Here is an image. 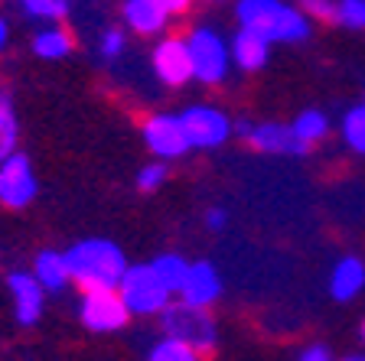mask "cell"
I'll list each match as a JSON object with an SVG mask.
<instances>
[{
    "label": "cell",
    "instance_id": "6da1fadb",
    "mask_svg": "<svg viewBox=\"0 0 365 361\" xmlns=\"http://www.w3.org/2000/svg\"><path fill=\"white\" fill-rule=\"evenodd\" d=\"M235 16L242 26L261 33L267 43H304L310 36L307 10L287 0H238Z\"/></svg>",
    "mask_w": 365,
    "mask_h": 361
},
{
    "label": "cell",
    "instance_id": "7a4b0ae2",
    "mask_svg": "<svg viewBox=\"0 0 365 361\" xmlns=\"http://www.w3.org/2000/svg\"><path fill=\"white\" fill-rule=\"evenodd\" d=\"M66 263L72 280L82 283V290H98V286H118L128 271L121 248L105 238L78 241L76 248L66 251Z\"/></svg>",
    "mask_w": 365,
    "mask_h": 361
},
{
    "label": "cell",
    "instance_id": "3957f363",
    "mask_svg": "<svg viewBox=\"0 0 365 361\" xmlns=\"http://www.w3.org/2000/svg\"><path fill=\"white\" fill-rule=\"evenodd\" d=\"M118 293L124 296L130 313L137 316H153V313H163L170 303V290L160 283V277L153 273L150 263H134L124 271L121 283H118Z\"/></svg>",
    "mask_w": 365,
    "mask_h": 361
},
{
    "label": "cell",
    "instance_id": "277c9868",
    "mask_svg": "<svg viewBox=\"0 0 365 361\" xmlns=\"http://www.w3.org/2000/svg\"><path fill=\"white\" fill-rule=\"evenodd\" d=\"M163 332L182 339L199 355H209L215 348V325L205 313V306H192V303L167 306L163 309Z\"/></svg>",
    "mask_w": 365,
    "mask_h": 361
},
{
    "label": "cell",
    "instance_id": "5b68a950",
    "mask_svg": "<svg viewBox=\"0 0 365 361\" xmlns=\"http://www.w3.org/2000/svg\"><path fill=\"white\" fill-rule=\"evenodd\" d=\"M190 59H192V78L202 85H219L228 75V62H232V46L215 30H196L190 39Z\"/></svg>",
    "mask_w": 365,
    "mask_h": 361
},
{
    "label": "cell",
    "instance_id": "8992f818",
    "mask_svg": "<svg viewBox=\"0 0 365 361\" xmlns=\"http://www.w3.org/2000/svg\"><path fill=\"white\" fill-rule=\"evenodd\" d=\"M130 309L118 286H98V290H85L82 296V323L91 332H118L124 329Z\"/></svg>",
    "mask_w": 365,
    "mask_h": 361
},
{
    "label": "cell",
    "instance_id": "52a82bcc",
    "mask_svg": "<svg viewBox=\"0 0 365 361\" xmlns=\"http://www.w3.org/2000/svg\"><path fill=\"white\" fill-rule=\"evenodd\" d=\"M180 117L182 127H186V137H190V147H196V150H212V147H222L232 137V120L219 108L192 105Z\"/></svg>",
    "mask_w": 365,
    "mask_h": 361
},
{
    "label": "cell",
    "instance_id": "ba28073f",
    "mask_svg": "<svg viewBox=\"0 0 365 361\" xmlns=\"http://www.w3.org/2000/svg\"><path fill=\"white\" fill-rule=\"evenodd\" d=\"M36 199V176L23 153H10L0 163V202L7 209H26Z\"/></svg>",
    "mask_w": 365,
    "mask_h": 361
},
{
    "label": "cell",
    "instance_id": "9c48e42d",
    "mask_svg": "<svg viewBox=\"0 0 365 361\" xmlns=\"http://www.w3.org/2000/svg\"><path fill=\"white\" fill-rule=\"evenodd\" d=\"M144 140L160 159H176L186 150H192L182 117H176V114H153L144 124Z\"/></svg>",
    "mask_w": 365,
    "mask_h": 361
},
{
    "label": "cell",
    "instance_id": "30bf717a",
    "mask_svg": "<svg viewBox=\"0 0 365 361\" xmlns=\"http://www.w3.org/2000/svg\"><path fill=\"white\" fill-rule=\"evenodd\" d=\"M245 140L261 153H277V157H304L310 150V143H304L294 134L290 124H277V120H267V124H251L248 137Z\"/></svg>",
    "mask_w": 365,
    "mask_h": 361
},
{
    "label": "cell",
    "instance_id": "8fae6325",
    "mask_svg": "<svg viewBox=\"0 0 365 361\" xmlns=\"http://www.w3.org/2000/svg\"><path fill=\"white\" fill-rule=\"evenodd\" d=\"M153 72L167 85H186L192 78V59L186 39H163L153 49Z\"/></svg>",
    "mask_w": 365,
    "mask_h": 361
},
{
    "label": "cell",
    "instance_id": "7c38bea8",
    "mask_svg": "<svg viewBox=\"0 0 365 361\" xmlns=\"http://www.w3.org/2000/svg\"><path fill=\"white\" fill-rule=\"evenodd\" d=\"M180 296H182V303H192V306L209 309L222 296L219 271H215L209 261L190 263V273H186V280H182V286H180Z\"/></svg>",
    "mask_w": 365,
    "mask_h": 361
},
{
    "label": "cell",
    "instance_id": "4fadbf2b",
    "mask_svg": "<svg viewBox=\"0 0 365 361\" xmlns=\"http://www.w3.org/2000/svg\"><path fill=\"white\" fill-rule=\"evenodd\" d=\"M7 286L16 303V319H20L23 325H33L43 316V296H46L43 283H39L33 273H10Z\"/></svg>",
    "mask_w": 365,
    "mask_h": 361
},
{
    "label": "cell",
    "instance_id": "5bb4252c",
    "mask_svg": "<svg viewBox=\"0 0 365 361\" xmlns=\"http://www.w3.org/2000/svg\"><path fill=\"white\" fill-rule=\"evenodd\" d=\"M271 46L261 33L248 30V26H242V30L235 33V39H232V59H235L238 68H245V72H258V68H264L267 56H271Z\"/></svg>",
    "mask_w": 365,
    "mask_h": 361
},
{
    "label": "cell",
    "instance_id": "9a60e30c",
    "mask_svg": "<svg viewBox=\"0 0 365 361\" xmlns=\"http://www.w3.org/2000/svg\"><path fill=\"white\" fill-rule=\"evenodd\" d=\"M365 290V263L359 257H342L329 273V293L333 300L349 303Z\"/></svg>",
    "mask_w": 365,
    "mask_h": 361
},
{
    "label": "cell",
    "instance_id": "2e32d148",
    "mask_svg": "<svg viewBox=\"0 0 365 361\" xmlns=\"http://www.w3.org/2000/svg\"><path fill=\"white\" fill-rule=\"evenodd\" d=\"M170 10L163 7V0H128L124 4V20L130 23V30L140 36H153L167 26Z\"/></svg>",
    "mask_w": 365,
    "mask_h": 361
},
{
    "label": "cell",
    "instance_id": "e0dca14e",
    "mask_svg": "<svg viewBox=\"0 0 365 361\" xmlns=\"http://www.w3.org/2000/svg\"><path fill=\"white\" fill-rule=\"evenodd\" d=\"M33 277L43 283L46 293H59L62 286L72 280V273H68V263H66V254H56V251H43V254L36 257Z\"/></svg>",
    "mask_w": 365,
    "mask_h": 361
},
{
    "label": "cell",
    "instance_id": "ac0fdd59",
    "mask_svg": "<svg viewBox=\"0 0 365 361\" xmlns=\"http://www.w3.org/2000/svg\"><path fill=\"white\" fill-rule=\"evenodd\" d=\"M33 53L49 62L66 59V56L72 53V36H68L66 30H59V26H46V30H39L36 36H33Z\"/></svg>",
    "mask_w": 365,
    "mask_h": 361
},
{
    "label": "cell",
    "instance_id": "d6986e66",
    "mask_svg": "<svg viewBox=\"0 0 365 361\" xmlns=\"http://www.w3.org/2000/svg\"><path fill=\"white\" fill-rule=\"evenodd\" d=\"M290 127H294V134L300 137V140L313 147V143H319L323 137L329 134V117L323 111H317V108H307V111L297 114Z\"/></svg>",
    "mask_w": 365,
    "mask_h": 361
},
{
    "label": "cell",
    "instance_id": "ffe728a7",
    "mask_svg": "<svg viewBox=\"0 0 365 361\" xmlns=\"http://www.w3.org/2000/svg\"><path fill=\"white\" fill-rule=\"evenodd\" d=\"M150 267H153V273H157L160 283L167 286L170 293H180L182 280H186V273H190V263L182 261L180 254H160Z\"/></svg>",
    "mask_w": 365,
    "mask_h": 361
},
{
    "label": "cell",
    "instance_id": "44dd1931",
    "mask_svg": "<svg viewBox=\"0 0 365 361\" xmlns=\"http://www.w3.org/2000/svg\"><path fill=\"white\" fill-rule=\"evenodd\" d=\"M339 134H342V140H346V147H349L352 153H362L365 157V101L342 114Z\"/></svg>",
    "mask_w": 365,
    "mask_h": 361
},
{
    "label": "cell",
    "instance_id": "7402d4cb",
    "mask_svg": "<svg viewBox=\"0 0 365 361\" xmlns=\"http://www.w3.org/2000/svg\"><path fill=\"white\" fill-rule=\"evenodd\" d=\"M16 153V117L7 95H0V163Z\"/></svg>",
    "mask_w": 365,
    "mask_h": 361
},
{
    "label": "cell",
    "instance_id": "603a6c76",
    "mask_svg": "<svg viewBox=\"0 0 365 361\" xmlns=\"http://www.w3.org/2000/svg\"><path fill=\"white\" fill-rule=\"evenodd\" d=\"M150 358L153 361H196L199 352L192 345H186L182 339H176V335H167L160 345L150 348Z\"/></svg>",
    "mask_w": 365,
    "mask_h": 361
},
{
    "label": "cell",
    "instance_id": "cb8c5ba5",
    "mask_svg": "<svg viewBox=\"0 0 365 361\" xmlns=\"http://www.w3.org/2000/svg\"><path fill=\"white\" fill-rule=\"evenodd\" d=\"M346 30H365V0H336V20Z\"/></svg>",
    "mask_w": 365,
    "mask_h": 361
},
{
    "label": "cell",
    "instance_id": "d4e9b609",
    "mask_svg": "<svg viewBox=\"0 0 365 361\" xmlns=\"http://www.w3.org/2000/svg\"><path fill=\"white\" fill-rule=\"evenodd\" d=\"M26 14L43 16V20H59L66 14V0H20Z\"/></svg>",
    "mask_w": 365,
    "mask_h": 361
},
{
    "label": "cell",
    "instance_id": "484cf974",
    "mask_svg": "<svg viewBox=\"0 0 365 361\" xmlns=\"http://www.w3.org/2000/svg\"><path fill=\"white\" fill-rule=\"evenodd\" d=\"M163 179H167L163 163H150V166H144V169L137 173V189H140V192H153V189L163 186Z\"/></svg>",
    "mask_w": 365,
    "mask_h": 361
},
{
    "label": "cell",
    "instance_id": "4316f807",
    "mask_svg": "<svg viewBox=\"0 0 365 361\" xmlns=\"http://www.w3.org/2000/svg\"><path fill=\"white\" fill-rule=\"evenodd\" d=\"M297 7L319 20H336V0H297Z\"/></svg>",
    "mask_w": 365,
    "mask_h": 361
},
{
    "label": "cell",
    "instance_id": "83f0119b",
    "mask_svg": "<svg viewBox=\"0 0 365 361\" xmlns=\"http://www.w3.org/2000/svg\"><path fill=\"white\" fill-rule=\"evenodd\" d=\"M121 53H124V33L108 30L105 36H101V56H105V59H118Z\"/></svg>",
    "mask_w": 365,
    "mask_h": 361
},
{
    "label": "cell",
    "instance_id": "f1b7e54d",
    "mask_svg": "<svg viewBox=\"0 0 365 361\" xmlns=\"http://www.w3.org/2000/svg\"><path fill=\"white\" fill-rule=\"evenodd\" d=\"M300 358H304V361H329V358H333V348L323 345V342H317V345L304 348V352H300Z\"/></svg>",
    "mask_w": 365,
    "mask_h": 361
},
{
    "label": "cell",
    "instance_id": "f546056e",
    "mask_svg": "<svg viewBox=\"0 0 365 361\" xmlns=\"http://www.w3.org/2000/svg\"><path fill=\"white\" fill-rule=\"evenodd\" d=\"M225 225H228L225 209H209L205 211V228H209V231H222Z\"/></svg>",
    "mask_w": 365,
    "mask_h": 361
},
{
    "label": "cell",
    "instance_id": "4dcf8cb0",
    "mask_svg": "<svg viewBox=\"0 0 365 361\" xmlns=\"http://www.w3.org/2000/svg\"><path fill=\"white\" fill-rule=\"evenodd\" d=\"M190 4H192V0H163V7H167L170 14H182Z\"/></svg>",
    "mask_w": 365,
    "mask_h": 361
},
{
    "label": "cell",
    "instance_id": "1f68e13d",
    "mask_svg": "<svg viewBox=\"0 0 365 361\" xmlns=\"http://www.w3.org/2000/svg\"><path fill=\"white\" fill-rule=\"evenodd\" d=\"M4 46H7V23L0 20V49H4Z\"/></svg>",
    "mask_w": 365,
    "mask_h": 361
},
{
    "label": "cell",
    "instance_id": "d6a6232c",
    "mask_svg": "<svg viewBox=\"0 0 365 361\" xmlns=\"http://www.w3.org/2000/svg\"><path fill=\"white\" fill-rule=\"evenodd\" d=\"M362 342H365V325H362Z\"/></svg>",
    "mask_w": 365,
    "mask_h": 361
}]
</instances>
